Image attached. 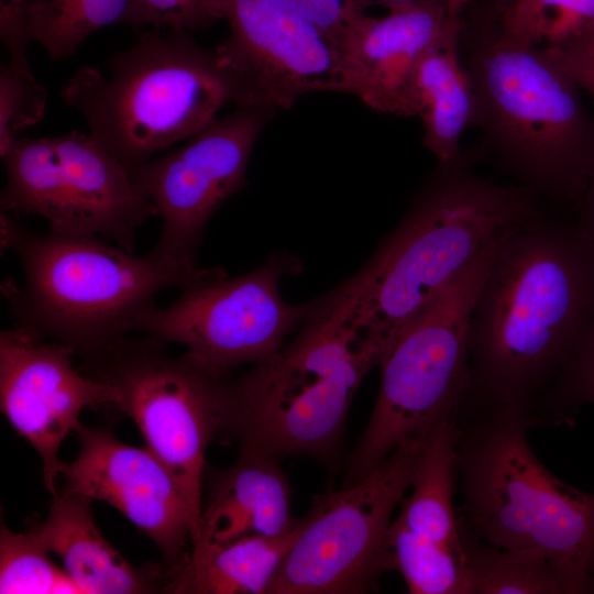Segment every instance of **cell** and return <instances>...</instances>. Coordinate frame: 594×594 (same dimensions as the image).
<instances>
[{"instance_id":"13","label":"cell","mask_w":594,"mask_h":594,"mask_svg":"<svg viewBox=\"0 0 594 594\" xmlns=\"http://www.w3.org/2000/svg\"><path fill=\"white\" fill-rule=\"evenodd\" d=\"M267 112L238 107L184 144L133 169L135 180L162 218L154 253L196 262L206 224L245 182V172Z\"/></svg>"},{"instance_id":"27","label":"cell","mask_w":594,"mask_h":594,"mask_svg":"<svg viewBox=\"0 0 594 594\" xmlns=\"http://www.w3.org/2000/svg\"><path fill=\"white\" fill-rule=\"evenodd\" d=\"M50 553L32 528L25 532H14L2 525L0 593H79L66 571L53 562Z\"/></svg>"},{"instance_id":"10","label":"cell","mask_w":594,"mask_h":594,"mask_svg":"<svg viewBox=\"0 0 594 594\" xmlns=\"http://www.w3.org/2000/svg\"><path fill=\"white\" fill-rule=\"evenodd\" d=\"M1 160V211L38 216L50 232L101 235L133 252L136 230L157 216L133 169L89 133L22 135Z\"/></svg>"},{"instance_id":"9","label":"cell","mask_w":594,"mask_h":594,"mask_svg":"<svg viewBox=\"0 0 594 594\" xmlns=\"http://www.w3.org/2000/svg\"><path fill=\"white\" fill-rule=\"evenodd\" d=\"M163 342L122 336L88 359L91 376L111 389V406L130 417L146 447L168 469L185 498L190 547L199 535L209 443L224 431L233 380L187 353L173 358Z\"/></svg>"},{"instance_id":"37","label":"cell","mask_w":594,"mask_h":594,"mask_svg":"<svg viewBox=\"0 0 594 594\" xmlns=\"http://www.w3.org/2000/svg\"><path fill=\"white\" fill-rule=\"evenodd\" d=\"M485 1L492 2L495 6L504 8V7H507V6L512 4V3H514L517 0H485Z\"/></svg>"},{"instance_id":"8","label":"cell","mask_w":594,"mask_h":594,"mask_svg":"<svg viewBox=\"0 0 594 594\" xmlns=\"http://www.w3.org/2000/svg\"><path fill=\"white\" fill-rule=\"evenodd\" d=\"M505 237L480 252L384 352L377 398L342 487L366 477L400 443L424 439L465 403L470 318Z\"/></svg>"},{"instance_id":"22","label":"cell","mask_w":594,"mask_h":594,"mask_svg":"<svg viewBox=\"0 0 594 594\" xmlns=\"http://www.w3.org/2000/svg\"><path fill=\"white\" fill-rule=\"evenodd\" d=\"M455 415L441 419L424 438L411 481L396 517L413 532L438 542L466 560L453 507L459 428Z\"/></svg>"},{"instance_id":"1","label":"cell","mask_w":594,"mask_h":594,"mask_svg":"<svg viewBox=\"0 0 594 594\" xmlns=\"http://www.w3.org/2000/svg\"><path fill=\"white\" fill-rule=\"evenodd\" d=\"M594 322V243L542 215L502 241L469 327L472 389L531 417ZM534 424V420H532Z\"/></svg>"},{"instance_id":"19","label":"cell","mask_w":594,"mask_h":594,"mask_svg":"<svg viewBox=\"0 0 594 594\" xmlns=\"http://www.w3.org/2000/svg\"><path fill=\"white\" fill-rule=\"evenodd\" d=\"M53 497L45 520L31 528L59 557L79 593L139 594L161 587L162 571L135 569L105 539L90 498L68 493Z\"/></svg>"},{"instance_id":"30","label":"cell","mask_w":594,"mask_h":594,"mask_svg":"<svg viewBox=\"0 0 594 594\" xmlns=\"http://www.w3.org/2000/svg\"><path fill=\"white\" fill-rule=\"evenodd\" d=\"M220 20L218 0H130L123 24L189 33Z\"/></svg>"},{"instance_id":"15","label":"cell","mask_w":594,"mask_h":594,"mask_svg":"<svg viewBox=\"0 0 594 594\" xmlns=\"http://www.w3.org/2000/svg\"><path fill=\"white\" fill-rule=\"evenodd\" d=\"M74 353L21 323L0 333L1 410L40 455L44 483L53 496L58 494L63 441L82 426L79 418L85 409L112 403L105 382L74 367Z\"/></svg>"},{"instance_id":"5","label":"cell","mask_w":594,"mask_h":594,"mask_svg":"<svg viewBox=\"0 0 594 594\" xmlns=\"http://www.w3.org/2000/svg\"><path fill=\"white\" fill-rule=\"evenodd\" d=\"M484 407L459 428L457 444L471 535L498 549L541 554L571 594L594 593V494L561 482L540 462L525 409Z\"/></svg>"},{"instance_id":"12","label":"cell","mask_w":594,"mask_h":594,"mask_svg":"<svg viewBox=\"0 0 594 594\" xmlns=\"http://www.w3.org/2000/svg\"><path fill=\"white\" fill-rule=\"evenodd\" d=\"M296 270L294 258L276 255L239 277L187 286L166 308L148 310L136 331L179 343L185 353L215 370L258 363L279 350L312 310L314 302L290 305L280 295L282 278Z\"/></svg>"},{"instance_id":"25","label":"cell","mask_w":594,"mask_h":594,"mask_svg":"<svg viewBox=\"0 0 594 594\" xmlns=\"http://www.w3.org/2000/svg\"><path fill=\"white\" fill-rule=\"evenodd\" d=\"M393 569L411 594H471L465 559L409 530L395 518L388 530Z\"/></svg>"},{"instance_id":"31","label":"cell","mask_w":594,"mask_h":594,"mask_svg":"<svg viewBox=\"0 0 594 594\" xmlns=\"http://www.w3.org/2000/svg\"><path fill=\"white\" fill-rule=\"evenodd\" d=\"M284 1L329 40L339 52L367 14V8L370 7L365 0Z\"/></svg>"},{"instance_id":"35","label":"cell","mask_w":594,"mask_h":594,"mask_svg":"<svg viewBox=\"0 0 594 594\" xmlns=\"http://www.w3.org/2000/svg\"><path fill=\"white\" fill-rule=\"evenodd\" d=\"M369 6L378 4L388 10V12L403 11L413 8L442 4L446 6L444 0H365ZM447 7V6H446Z\"/></svg>"},{"instance_id":"28","label":"cell","mask_w":594,"mask_h":594,"mask_svg":"<svg viewBox=\"0 0 594 594\" xmlns=\"http://www.w3.org/2000/svg\"><path fill=\"white\" fill-rule=\"evenodd\" d=\"M47 90L36 80L26 53L9 54L0 69V156L45 113Z\"/></svg>"},{"instance_id":"24","label":"cell","mask_w":594,"mask_h":594,"mask_svg":"<svg viewBox=\"0 0 594 594\" xmlns=\"http://www.w3.org/2000/svg\"><path fill=\"white\" fill-rule=\"evenodd\" d=\"M130 0H32L26 15L29 43L52 61L73 56L98 30L123 23Z\"/></svg>"},{"instance_id":"26","label":"cell","mask_w":594,"mask_h":594,"mask_svg":"<svg viewBox=\"0 0 594 594\" xmlns=\"http://www.w3.org/2000/svg\"><path fill=\"white\" fill-rule=\"evenodd\" d=\"M498 24L524 45L557 47L594 25V0H517L502 8Z\"/></svg>"},{"instance_id":"36","label":"cell","mask_w":594,"mask_h":594,"mask_svg":"<svg viewBox=\"0 0 594 594\" xmlns=\"http://www.w3.org/2000/svg\"><path fill=\"white\" fill-rule=\"evenodd\" d=\"M448 12L453 18H461L463 9L468 3V0H444Z\"/></svg>"},{"instance_id":"23","label":"cell","mask_w":594,"mask_h":594,"mask_svg":"<svg viewBox=\"0 0 594 594\" xmlns=\"http://www.w3.org/2000/svg\"><path fill=\"white\" fill-rule=\"evenodd\" d=\"M462 536L471 594H571L563 575L546 557L498 549Z\"/></svg>"},{"instance_id":"21","label":"cell","mask_w":594,"mask_h":594,"mask_svg":"<svg viewBox=\"0 0 594 594\" xmlns=\"http://www.w3.org/2000/svg\"><path fill=\"white\" fill-rule=\"evenodd\" d=\"M302 524L300 518L293 530L276 537L196 544L178 565L166 568L163 590L178 594H267Z\"/></svg>"},{"instance_id":"29","label":"cell","mask_w":594,"mask_h":594,"mask_svg":"<svg viewBox=\"0 0 594 594\" xmlns=\"http://www.w3.org/2000/svg\"><path fill=\"white\" fill-rule=\"evenodd\" d=\"M542 403L541 409L546 407V411L541 421L547 419L556 422L570 421L581 406L594 404V322Z\"/></svg>"},{"instance_id":"32","label":"cell","mask_w":594,"mask_h":594,"mask_svg":"<svg viewBox=\"0 0 594 594\" xmlns=\"http://www.w3.org/2000/svg\"><path fill=\"white\" fill-rule=\"evenodd\" d=\"M544 50L588 94L594 107V25L562 45Z\"/></svg>"},{"instance_id":"11","label":"cell","mask_w":594,"mask_h":594,"mask_svg":"<svg viewBox=\"0 0 594 594\" xmlns=\"http://www.w3.org/2000/svg\"><path fill=\"white\" fill-rule=\"evenodd\" d=\"M424 439L400 443L354 485L315 497L267 594H361L393 569V510L411 485Z\"/></svg>"},{"instance_id":"2","label":"cell","mask_w":594,"mask_h":594,"mask_svg":"<svg viewBox=\"0 0 594 594\" xmlns=\"http://www.w3.org/2000/svg\"><path fill=\"white\" fill-rule=\"evenodd\" d=\"M476 156L438 164L400 223L338 288L345 323L381 359L480 252L542 215L531 189L476 174Z\"/></svg>"},{"instance_id":"14","label":"cell","mask_w":594,"mask_h":594,"mask_svg":"<svg viewBox=\"0 0 594 594\" xmlns=\"http://www.w3.org/2000/svg\"><path fill=\"white\" fill-rule=\"evenodd\" d=\"M228 37L215 50L238 107L289 109L305 94L339 92V50L284 0H218Z\"/></svg>"},{"instance_id":"6","label":"cell","mask_w":594,"mask_h":594,"mask_svg":"<svg viewBox=\"0 0 594 594\" xmlns=\"http://www.w3.org/2000/svg\"><path fill=\"white\" fill-rule=\"evenodd\" d=\"M108 75L78 68L59 97L77 110L89 134L129 168L186 141L228 103L239 88L217 54L177 30L142 32L107 62Z\"/></svg>"},{"instance_id":"33","label":"cell","mask_w":594,"mask_h":594,"mask_svg":"<svg viewBox=\"0 0 594 594\" xmlns=\"http://www.w3.org/2000/svg\"><path fill=\"white\" fill-rule=\"evenodd\" d=\"M32 0H0V37L8 54L26 53V15Z\"/></svg>"},{"instance_id":"18","label":"cell","mask_w":594,"mask_h":594,"mask_svg":"<svg viewBox=\"0 0 594 594\" xmlns=\"http://www.w3.org/2000/svg\"><path fill=\"white\" fill-rule=\"evenodd\" d=\"M277 461L240 451L237 463L215 476L191 547L293 530L298 519L292 515V490Z\"/></svg>"},{"instance_id":"16","label":"cell","mask_w":594,"mask_h":594,"mask_svg":"<svg viewBox=\"0 0 594 594\" xmlns=\"http://www.w3.org/2000/svg\"><path fill=\"white\" fill-rule=\"evenodd\" d=\"M77 435L79 452L63 461L61 493L113 506L156 544L166 568L178 565L190 551V521L168 469L147 447L125 444L103 428L81 426Z\"/></svg>"},{"instance_id":"3","label":"cell","mask_w":594,"mask_h":594,"mask_svg":"<svg viewBox=\"0 0 594 594\" xmlns=\"http://www.w3.org/2000/svg\"><path fill=\"white\" fill-rule=\"evenodd\" d=\"M481 133L477 155L538 196L575 207L594 170V118L580 87L544 50L524 45L499 24L460 32Z\"/></svg>"},{"instance_id":"34","label":"cell","mask_w":594,"mask_h":594,"mask_svg":"<svg viewBox=\"0 0 594 594\" xmlns=\"http://www.w3.org/2000/svg\"><path fill=\"white\" fill-rule=\"evenodd\" d=\"M576 209L579 216L576 223L594 243V170Z\"/></svg>"},{"instance_id":"4","label":"cell","mask_w":594,"mask_h":594,"mask_svg":"<svg viewBox=\"0 0 594 594\" xmlns=\"http://www.w3.org/2000/svg\"><path fill=\"white\" fill-rule=\"evenodd\" d=\"M1 246L15 251L24 284L2 285L12 311L43 337L92 359L128 331H136L156 295L226 276L161 256H136L99 237L38 234L1 211Z\"/></svg>"},{"instance_id":"20","label":"cell","mask_w":594,"mask_h":594,"mask_svg":"<svg viewBox=\"0 0 594 594\" xmlns=\"http://www.w3.org/2000/svg\"><path fill=\"white\" fill-rule=\"evenodd\" d=\"M461 24L460 20L422 57L407 99L406 117L420 118L424 145L438 164L460 157L461 138L476 113L474 89L460 54Z\"/></svg>"},{"instance_id":"7","label":"cell","mask_w":594,"mask_h":594,"mask_svg":"<svg viewBox=\"0 0 594 594\" xmlns=\"http://www.w3.org/2000/svg\"><path fill=\"white\" fill-rule=\"evenodd\" d=\"M380 361L345 323L334 289L314 301L293 341L233 380L224 431L240 451L328 458L361 382Z\"/></svg>"},{"instance_id":"17","label":"cell","mask_w":594,"mask_h":594,"mask_svg":"<svg viewBox=\"0 0 594 594\" xmlns=\"http://www.w3.org/2000/svg\"><path fill=\"white\" fill-rule=\"evenodd\" d=\"M461 18L433 4L366 14L340 51L339 92L370 108L406 117L407 99L419 63Z\"/></svg>"}]
</instances>
